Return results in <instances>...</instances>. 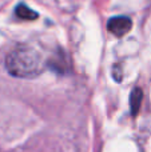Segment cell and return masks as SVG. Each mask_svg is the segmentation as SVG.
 <instances>
[{"mask_svg": "<svg viewBox=\"0 0 151 152\" xmlns=\"http://www.w3.org/2000/svg\"><path fill=\"white\" fill-rule=\"evenodd\" d=\"M131 19L127 18V16H115V18H111L107 23V29L111 32L112 35L120 37L125 36L128 31L131 29Z\"/></svg>", "mask_w": 151, "mask_h": 152, "instance_id": "obj_2", "label": "cell"}, {"mask_svg": "<svg viewBox=\"0 0 151 152\" xmlns=\"http://www.w3.org/2000/svg\"><path fill=\"white\" fill-rule=\"evenodd\" d=\"M5 66L8 72L16 77H35L44 68V60L36 48L21 45L8 53Z\"/></svg>", "mask_w": 151, "mask_h": 152, "instance_id": "obj_1", "label": "cell"}, {"mask_svg": "<svg viewBox=\"0 0 151 152\" xmlns=\"http://www.w3.org/2000/svg\"><path fill=\"white\" fill-rule=\"evenodd\" d=\"M16 15L21 19H26V20H32V19L37 18V13L34 12L32 10H29V8L24 4H20L16 8Z\"/></svg>", "mask_w": 151, "mask_h": 152, "instance_id": "obj_3", "label": "cell"}]
</instances>
